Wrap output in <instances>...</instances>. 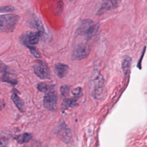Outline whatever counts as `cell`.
<instances>
[{
	"label": "cell",
	"instance_id": "obj_1",
	"mask_svg": "<svg viewBox=\"0 0 147 147\" xmlns=\"http://www.w3.org/2000/svg\"><path fill=\"white\" fill-rule=\"evenodd\" d=\"M98 29V25L93 21L87 19L84 20L81 22L77 29V33L79 35H86L87 37L93 36Z\"/></svg>",
	"mask_w": 147,
	"mask_h": 147
},
{
	"label": "cell",
	"instance_id": "obj_2",
	"mask_svg": "<svg viewBox=\"0 0 147 147\" xmlns=\"http://www.w3.org/2000/svg\"><path fill=\"white\" fill-rule=\"evenodd\" d=\"M18 17L15 14L0 16V28L5 30H11L18 21Z\"/></svg>",
	"mask_w": 147,
	"mask_h": 147
},
{
	"label": "cell",
	"instance_id": "obj_3",
	"mask_svg": "<svg viewBox=\"0 0 147 147\" xmlns=\"http://www.w3.org/2000/svg\"><path fill=\"white\" fill-rule=\"evenodd\" d=\"M57 96L56 92L51 90L47 92L43 99V104L47 110L52 111L56 110L57 107Z\"/></svg>",
	"mask_w": 147,
	"mask_h": 147
},
{
	"label": "cell",
	"instance_id": "obj_4",
	"mask_svg": "<svg viewBox=\"0 0 147 147\" xmlns=\"http://www.w3.org/2000/svg\"><path fill=\"white\" fill-rule=\"evenodd\" d=\"M34 72L37 76L41 79L51 78V71L48 66L43 62H37L34 65Z\"/></svg>",
	"mask_w": 147,
	"mask_h": 147
},
{
	"label": "cell",
	"instance_id": "obj_5",
	"mask_svg": "<svg viewBox=\"0 0 147 147\" xmlns=\"http://www.w3.org/2000/svg\"><path fill=\"white\" fill-rule=\"evenodd\" d=\"M90 53V49L85 44L77 46L74 50L72 57L75 60H82L86 57Z\"/></svg>",
	"mask_w": 147,
	"mask_h": 147
},
{
	"label": "cell",
	"instance_id": "obj_6",
	"mask_svg": "<svg viewBox=\"0 0 147 147\" xmlns=\"http://www.w3.org/2000/svg\"><path fill=\"white\" fill-rule=\"evenodd\" d=\"M121 1V0H103L98 12L103 13L105 11L117 7Z\"/></svg>",
	"mask_w": 147,
	"mask_h": 147
},
{
	"label": "cell",
	"instance_id": "obj_7",
	"mask_svg": "<svg viewBox=\"0 0 147 147\" xmlns=\"http://www.w3.org/2000/svg\"><path fill=\"white\" fill-rule=\"evenodd\" d=\"M58 134L60 138L65 142H69L71 139V132L65 124H61L58 130Z\"/></svg>",
	"mask_w": 147,
	"mask_h": 147
},
{
	"label": "cell",
	"instance_id": "obj_8",
	"mask_svg": "<svg viewBox=\"0 0 147 147\" xmlns=\"http://www.w3.org/2000/svg\"><path fill=\"white\" fill-rule=\"evenodd\" d=\"M55 72L57 76L60 78L64 77L68 72V66L63 63H56L54 65Z\"/></svg>",
	"mask_w": 147,
	"mask_h": 147
},
{
	"label": "cell",
	"instance_id": "obj_9",
	"mask_svg": "<svg viewBox=\"0 0 147 147\" xmlns=\"http://www.w3.org/2000/svg\"><path fill=\"white\" fill-rule=\"evenodd\" d=\"M41 34V32L40 31L37 32H30L25 35V37L29 44L31 45H36L38 42Z\"/></svg>",
	"mask_w": 147,
	"mask_h": 147
},
{
	"label": "cell",
	"instance_id": "obj_10",
	"mask_svg": "<svg viewBox=\"0 0 147 147\" xmlns=\"http://www.w3.org/2000/svg\"><path fill=\"white\" fill-rule=\"evenodd\" d=\"M130 65H131V59L129 56H126L123 59L122 64L123 72L125 77H127L129 74Z\"/></svg>",
	"mask_w": 147,
	"mask_h": 147
},
{
	"label": "cell",
	"instance_id": "obj_11",
	"mask_svg": "<svg viewBox=\"0 0 147 147\" xmlns=\"http://www.w3.org/2000/svg\"><path fill=\"white\" fill-rule=\"evenodd\" d=\"M1 80L2 82L10 83L13 85H15L17 83V80L16 78L14 76V75L9 73L7 71L4 72V74L1 78Z\"/></svg>",
	"mask_w": 147,
	"mask_h": 147
},
{
	"label": "cell",
	"instance_id": "obj_12",
	"mask_svg": "<svg viewBox=\"0 0 147 147\" xmlns=\"http://www.w3.org/2000/svg\"><path fill=\"white\" fill-rule=\"evenodd\" d=\"M11 99L13 101V103L15 104L16 107L21 111H24V103L23 100L18 96L16 93H13L11 95Z\"/></svg>",
	"mask_w": 147,
	"mask_h": 147
},
{
	"label": "cell",
	"instance_id": "obj_13",
	"mask_svg": "<svg viewBox=\"0 0 147 147\" xmlns=\"http://www.w3.org/2000/svg\"><path fill=\"white\" fill-rule=\"evenodd\" d=\"M32 138V134L29 133H24L15 137L16 140L20 144H23L29 142Z\"/></svg>",
	"mask_w": 147,
	"mask_h": 147
},
{
	"label": "cell",
	"instance_id": "obj_14",
	"mask_svg": "<svg viewBox=\"0 0 147 147\" xmlns=\"http://www.w3.org/2000/svg\"><path fill=\"white\" fill-rule=\"evenodd\" d=\"M53 85L46 83L45 82H41L37 84V88L39 91H40L41 92H47L51 90H53Z\"/></svg>",
	"mask_w": 147,
	"mask_h": 147
},
{
	"label": "cell",
	"instance_id": "obj_15",
	"mask_svg": "<svg viewBox=\"0 0 147 147\" xmlns=\"http://www.w3.org/2000/svg\"><path fill=\"white\" fill-rule=\"evenodd\" d=\"M21 39H22V41L23 44H24L26 47H28V48L30 49V51L31 53H32L35 57H36V58H39V57H40V53L37 52V51L34 47H30V45H29L28 44H27V42H26V41H25V37H24V36H22L21 37Z\"/></svg>",
	"mask_w": 147,
	"mask_h": 147
},
{
	"label": "cell",
	"instance_id": "obj_16",
	"mask_svg": "<svg viewBox=\"0 0 147 147\" xmlns=\"http://www.w3.org/2000/svg\"><path fill=\"white\" fill-rule=\"evenodd\" d=\"M76 99L74 98H67L64 99L63 102V105L67 107H72L76 105Z\"/></svg>",
	"mask_w": 147,
	"mask_h": 147
},
{
	"label": "cell",
	"instance_id": "obj_17",
	"mask_svg": "<svg viewBox=\"0 0 147 147\" xmlns=\"http://www.w3.org/2000/svg\"><path fill=\"white\" fill-rule=\"evenodd\" d=\"M14 10V7L13 6H6L0 7V13H7L12 12Z\"/></svg>",
	"mask_w": 147,
	"mask_h": 147
},
{
	"label": "cell",
	"instance_id": "obj_18",
	"mask_svg": "<svg viewBox=\"0 0 147 147\" xmlns=\"http://www.w3.org/2000/svg\"><path fill=\"white\" fill-rule=\"evenodd\" d=\"M60 91H61V94L63 96H66L69 95V94L70 92V88L67 86H63L60 88Z\"/></svg>",
	"mask_w": 147,
	"mask_h": 147
},
{
	"label": "cell",
	"instance_id": "obj_19",
	"mask_svg": "<svg viewBox=\"0 0 147 147\" xmlns=\"http://www.w3.org/2000/svg\"><path fill=\"white\" fill-rule=\"evenodd\" d=\"M7 71V67L0 61V72H6Z\"/></svg>",
	"mask_w": 147,
	"mask_h": 147
},
{
	"label": "cell",
	"instance_id": "obj_20",
	"mask_svg": "<svg viewBox=\"0 0 147 147\" xmlns=\"http://www.w3.org/2000/svg\"><path fill=\"white\" fill-rule=\"evenodd\" d=\"M81 92H82L81 88H79V87L75 89L73 91V94L75 95V96H76V97H79L80 95Z\"/></svg>",
	"mask_w": 147,
	"mask_h": 147
},
{
	"label": "cell",
	"instance_id": "obj_21",
	"mask_svg": "<svg viewBox=\"0 0 147 147\" xmlns=\"http://www.w3.org/2000/svg\"><path fill=\"white\" fill-rule=\"evenodd\" d=\"M6 141L5 139L0 138V146H6Z\"/></svg>",
	"mask_w": 147,
	"mask_h": 147
},
{
	"label": "cell",
	"instance_id": "obj_22",
	"mask_svg": "<svg viewBox=\"0 0 147 147\" xmlns=\"http://www.w3.org/2000/svg\"><path fill=\"white\" fill-rule=\"evenodd\" d=\"M4 106H5V103H4V102H3L2 100L0 99V110H1V109H2Z\"/></svg>",
	"mask_w": 147,
	"mask_h": 147
},
{
	"label": "cell",
	"instance_id": "obj_23",
	"mask_svg": "<svg viewBox=\"0 0 147 147\" xmlns=\"http://www.w3.org/2000/svg\"><path fill=\"white\" fill-rule=\"evenodd\" d=\"M70 1H74V0H69Z\"/></svg>",
	"mask_w": 147,
	"mask_h": 147
}]
</instances>
